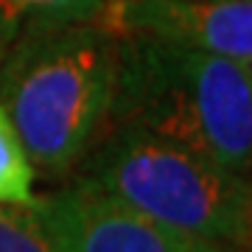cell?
Returning a JSON list of instances; mask_svg holds the SVG:
<instances>
[{
  "instance_id": "cell-1",
  "label": "cell",
  "mask_w": 252,
  "mask_h": 252,
  "mask_svg": "<svg viewBox=\"0 0 252 252\" xmlns=\"http://www.w3.org/2000/svg\"><path fill=\"white\" fill-rule=\"evenodd\" d=\"M118 31L98 23H26L0 64V107L34 174L67 180L109 121Z\"/></svg>"
},
{
  "instance_id": "cell-2",
  "label": "cell",
  "mask_w": 252,
  "mask_h": 252,
  "mask_svg": "<svg viewBox=\"0 0 252 252\" xmlns=\"http://www.w3.org/2000/svg\"><path fill=\"white\" fill-rule=\"evenodd\" d=\"M107 126H137L250 180L252 64L157 36L118 34Z\"/></svg>"
},
{
  "instance_id": "cell-3",
  "label": "cell",
  "mask_w": 252,
  "mask_h": 252,
  "mask_svg": "<svg viewBox=\"0 0 252 252\" xmlns=\"http://www.w3.org/2000/svg\"><path fill=\"white\" fill-rule=\"evenodd\" d=\"M70 177L107 190L165 227L252 252L250 180L137 126H107Z\"/></svg>"
},
{
  "instance_id": "cell-4",
  "label": "cell",
  "mask_w": 252,
  "mask_h": 252,
  "mask_svg": "<svg viewBox=\"0 0 252 252\" xmlns=\"http://www.w3.org/2000/svg\"><path fill=\"white\" fill-rule=\"evenodd\" d=\"M28 210L51 252H213L219 244L180 233L81 180H67Z\"/></svg>"
},
{
  "instance_id": "cell-5",
  "label": "cell",
  "mask_w": 252,
  "mask_h": 252,
  "mask_svg": "<svg viewBox=\"0 0 252 252\" xmlns=\"http://www.w3.org/2000/svg\"><path fill=\"white\" fill-rule=\"evenodd\" d=\"M104 23L118 34H146L252 64L250 0H112Z\"/></svg>"
},
{
  "instance_id": "cell-6",
  "label": "cell",
  "mask_w": 252,
  "mask_h": 252,
  "mask_svg": "<svg viewBox=\"0 0 252 252\" xmlns=\"http://www.w3.org/2000/svg\"><path fill=\"white\" fill-rule=\"evenodd\" d=\"M34 165L6 109L0 107V207H28L34 199Z\"/></svg>"
},
{
  "instance_id": "cell-7",
  "label": "cell",
  "mask_w": 252,
  "mask_h": 252,
  "mask_svg": "<svg viewBox=\"0 0 252 252\" xmlns=\"http://www.w3.org/2000/svg\"><path fill=\"white\" fill-rule=\"evenodd\" d=\"M109 0H0V11L14 23H98Z\"/></svg>"
},
{
  "instance_id": "cell-8",
  "label": "cell",
  "mask_w": 252,
  "mask_h": 252,
  "mask_svg": "<svg viewBox=\"0 0 252 252\" xmlns=\"http://www.w3.org/2000/svg\"><path fill=\"white\" fill-rule=\"evenodd\" d=\"M0 252H51L28 207H0Z\"/></svg>"
},
{
  "instance_id": "cell-9",
  "label": "cell",
  "mask_w": 252,
  "mask_h": 252,
  "mask_svg": "<svg viewBox=\"0 0 252 252\" xmlns=\"http://www.w3.org/2000/svg\"><path fill=\"white\" fill-rule=\"evenodd\" d=\"M14 34H17V26H14L3 11H0V64H3V56H6V51H9Z\"/></svg>"
},
{
  "instance_id": "cell-10",
  "label": "cell",
  "mask_w": 252,
  "mask_h": 252,
  "mask_svg": "<svg viewBox=\"0 0 252 252\" xmlns=\"http://www.w3.org/2000/svg\"><path fill=\"white\" fill-rule=\"evenodd\" d=\"M213 252H238V250H227V247H216Z\"/></svg>"
},
{
  "instance_id": "cell-11",
  "label": "cell",
  "mask_w": 252,
  "mask_h": 252,
  "mask_svg": "<svg viewBox=\"0 0 252 252\" xmlns=\"http://www.w3.org/2000/svg\"><path fill=\"white\" fill-rule=\"evenodd\" d=\"M250 185H252V174H250Z\"/></svg>"
},
{
  "instance_id": "cell-12",
  "label": "cell",
  "mask_w": 252,
  "mask_h": 252,
  "mask_svg": "<svg viewBox=\"0 0 252 252\" xmlns=\"http://www.w3.org/2000/svg\"><path fill=\"white\" fill-rule=\"evenodd\" d=\"M109 3H112V0H109Z\"/></svg>"
},
{
  "instance_id": "cell-13",
  "label": "cell",
  "mask_w": 252,
  "mask_h": 252,
  "mask_svg": "<svg viewBox=\"0 0 252 252\" xmlns=\"http://www.w3.org/2000/svg\"><path fill=\"white\" fill-rule=\"evenodd\" d=\"M250 3H252V0H250Z\"/></svg>"
}]
</instances>
